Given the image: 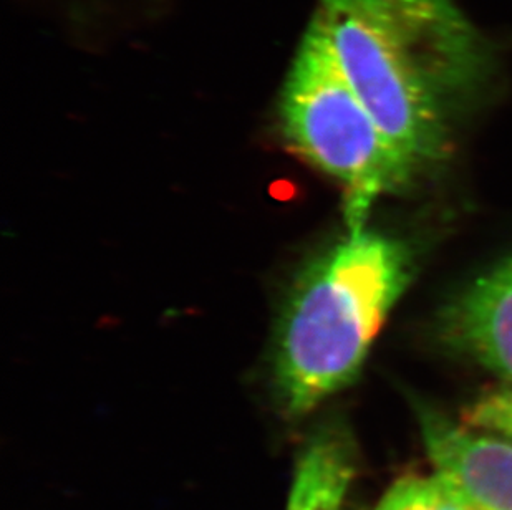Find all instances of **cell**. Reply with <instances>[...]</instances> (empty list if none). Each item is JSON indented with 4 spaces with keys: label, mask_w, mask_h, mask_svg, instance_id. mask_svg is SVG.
Listing matches in <instances>:
<instances>
[{
    "label": "cell",
    "mask_w": 512,
    "mask_h": 510,
    "mask_svg": "<svg viewBox=\"0 0 512 510\" xmlns=\"http://www.w3.org/2000/svg\"><path fill=\"white\" fill-rule=\"evenodd\" d=\"M340 70L408 178L433 163L451 111L493 70V50L456 0H320Z\"/></svg>",
    "instance_id": "6da1fadb"
},
{
    "label": "cell",
    "mask_w": 512,
    "mask_h": 510,
    "mask_svg": "<svg viewBox=\"0 0 512 510\" xmlns=\"http://www.w3.org/2000/svg\"><path fill=\"white\" fill-rule=\"evenodd\" d=\"M411 274L390 237L348 234L297 280L279 332L276 381L290 416H304L357 378Z\"/></svg>",
    "instance_id": "7a4b0ae2"
},
{
    "label": "cell",
    "mask_w": 512,
    "mask_h": 510,
    "mask_svg": "<svg viewBox=\"0 0 512 510\" xmlns=\"http://www.w3.org/2000/svg\"><path fill=\"white\" fill-rule=\"evenodd\" d=\"M281 120L290 148L345 191L348 234L365 231L375 201L410 181L340 70L317 14L285 80Z\"/></svg>",
    "instance_id": "3957f363"
},
{
    "label": "cell",
    "mask_w": 512,
    "mask_h": 510,
    "mask_svg": "<svg viewBox=\"0 0 512 510\" xmlns=\"http://www.w3.org/2000/svg\"><path fill=\"white\" fill-rule=\"evenodd\" d=\"M415 411L433 472L469 510H512V441L456 423L425 403Z\"/></svg>",
    "instance_id": "277c9868"
},
{
    "label": "cell",
    "mask_w": 512,
    "mask_h": 510,
    "mask_svg": "<svg viewBox=\"0 0 512 510\" xmlns=\"http://www.w3.org/2000/svg\"><path fill=\"white\" fill-rule=\"evenodd\" d=\"M443 333L458 352L512 381V257L448 308Z\"/></svg>",
    "instance_id": "5b68a950"
},
{
    "label": "cell",
    "mask_w": 512,
    "mask_h": 510,
    "mask_svg": "<svg viewBox=\"0 0 512 510\" xmlns=\"http://www.w3.org/2000/svg\"><path fill=\"white\" fill-rule=\"evenodd\" d=\"M352 479L345 441L334 433L319 434L295 464L287 510H342Z\"/></svg>",
    "instance_id": "8992f818"
},
{
    "label": "cell",
    "mask_w": 512,
    "mask_h": 510,
    "mask_svg": "<svg viewBox=\"0 0 512 510\" xmlns=\"http://www.w3.org/2000/svg\"><path fill=\"white\" fill-rule=\"evenodd\" d=\"M373 510H469L436 472L408 474L388 487Z\"/></svg>",
    "instance_id": "52a82bcc"
},
{
    "label": "cell",
    "mask_w": 512,
    "mask_h": 510,
    "mask_svg": "<svg viewBox=\"0 0 512 510\" xmlns=\"http://www.w3.org/2000/svg\"><path fill=\"white\" fill-rule=\"evenodd\" d=\"M461 421L512 441V385L479 398L464 411Z\"/></svg>",
    "instance_id": "ba28073f"
}]
</instances>
